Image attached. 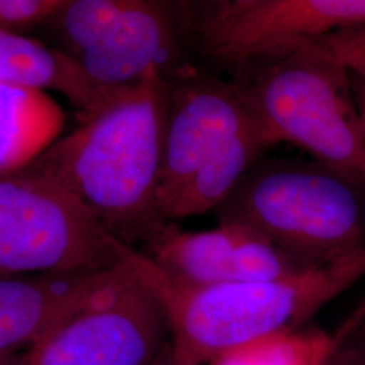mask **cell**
Wrapping results in <instances>:
<instances>
[{
  "instance_id": "7",
  "label": "cell",
  "mask_w": 365,
  "mask_h": 365,
  "mask_svg": "<svg viewBox=\"0 0 365 365\" xmlns=\"http://www.w3.org/2000/svg\"><path fill=\"white\" fill-rule=\"evenodd\" d=\"M125 248L52 178L29 167L0 173V277L108 269Z\"/></svg>"
},
{
  "instance_id": "12",
  "label": "cell",
  "mask_w": 365,
  "mask_h": 365,
  "mask_svg": "<svg viewBox=\"0 0 365 365\" xmlns=\"http://www.w3.org/2000/svg\"><path fill=\"white\" fill-rule=\"evenodd\" d=\"M0 83L58 92L76 108L80 122L113 99L98 91L75 63L51 45L3 31H0Z\"/></svg>"
},
{
  "instance_id": "15",
  "label": "cell",
  "mask_w": 365,
  "mask_h": 365,
  "mask_svg": "<svg viewBox=\"0 0 365 365\" xmlns=\"http://www.w3.org/2000/svg\"><path fill=\"white\" fill-rule=\"evenodd\" d=\"M298 54L327 61L365 78V25L330 33L313 41Z\"/></svg>"
},
{
  "instance_id": "17",
  "label": "cell",
  "mask_w": 365,
  "mask_h": 365,
  "mask_svg": "<svg viewBox=\"0 0 365 365\" xmlns=\"http://www.w3.org/2000/svg\"><path fill=\"white\" fill-rule=\"evenodd\" d=\"M334 356L339 365H365V341L351 339L348 334L339 342Z\"/></svg>"
},
{
  "instance_id": "16",
  "label": "cell",
  "mask_w": 365,
  "mask_h": 365,
  "mask_svg": "<svg viewBox=\"0 0 365 365\" xmlns=\"http://www.w3.org/2000/svg\"><path fill=\"white\" fill-rule=\"evenodd\" d=\"M66 4V0H0V31L24 36L43 27Z\"/></svg>"
},
{
  "instance_id": "2",
  "label": "cell",
  "mask_w": 365,
  "mask_h": 365,
  "mask_svg": "<svg viewBox=\"0 0 365 365\" xmlns=\"http://www.w3.org/2000/svg\"><path fill=\"white\" fill-rule=\"evenodd\" d=\"M123 264L160 302L175 349L202 365L249 342L300 329L365 276V249L279 279L218 286L176 282L130 245Z\"/></svg>"
},
{
  "instance_id": "5",
  "label": "cell",
  "mask_w": 365,
  "mask_h": 365,
  "mask_svg": "<svg viewBox=\"0 0 365 365\" xmlns=\"http://www.w3.org/2000/svg\"><path fill=\"white\" fill-rule=\"evenodd\" d=\"M233 83L274 144L299 146L365 194L363 130L349 72L295 54Z\"/></svg>"
},
{
  "instance_id": "10",
  "label": "cell",
  "mask_w": 365,
  "mask_h": 365,
  "mask_svg": "<svg viewBox=\"0 0 365 365\" xmlns=\"http://www.w3.org/2000/svg\"><path fill=\"white\" fill-rule=\"evenodd\" d=\"M144 247L163 272L190 286L262 282L310 269L235 222H220L203 232L182 230L167 222Z\"/></svg>"
},
{
  "instance_id": "8",
  "label": "cell",
  "mask_w": 365,
  "mask_h": 365,
  "mask_svg": "<svg viewBox=\"0 0 365 365\" xmlns=\"http://www.w3.org/2000/svg\"><path fill=\"white\" fill-rule=\"evenodd\" d=\"M187 37L235 76L287 60L313 41L365 25V0L182 1Z\"/></svg>"
},
{
  "instance_id": "4",
  "label": "cell",
  "mask_w": 365,
  "mask_h": 365,
  "mask_svg": "<svg viewBox=\"0 0 365 365\" xmlns=\"http://www.w3.org/2000/svg\"><path fill=\"white\" fill-rule=\"evenodd\" d=\"M364 191L312 160H261L218 207L220 222L252 227L317 268L365 249Z\"/></svg>"
},
{
  "instance_id": "11",
  "label": "cell",
  "mask_w": 365,
  "mask_h": 365,
  "mask_svg": "<svg viewBox=\"0 0 365 365\" xmlns=\"http://www.w3.org/2000/svg\"><path fill=\"white\" fill-rule=\"evenodd\" d=\"M120 265L99 271L0 277V363L31 349L69 318L101 299L126 276Z\"/></svg>"
},
{
  "instance_id": "19",
  "label": "cell",
  "mask_w": 365,
  "mask_h": 365,
  "mask_svg": "<svg viewBox=\"0 0 365 365\" xmlns=\"http://www.w3.org/2000/svg\"><path fill=\"white\" fill-rule=\"evenodd\" d=\"M351 80H352L353 95H354V99H356V105H357L360 122H361L365 155V78L351 75Z\"/></svg>"
},
{
  "instance_id": "13",
  "label": "cell",
  "mask_w": 365,
  "mask_h": 365,
  "mask_svg": "<svg viewBox=\"0 0 365 365\" xmlns=\"http://www.w3.org/2000/svg\"><path fill=\"white\" fill-rule=\"evenodd\" d=\"M64 122L49 92L0 83V173L27 167L58 140Z\"/></svg>"
},
{
  "instance_id": "1",
  "label": "cell",
  "mask_w": 365,
  "mask_h": 365,
  "mask_svg": "<svg viewBox=\"0 0 365 365\" xmlns=\"http://www.w3.org/2000/svg\"><path fill=\"white\" fill-rule=\"evenodd\" d=\"M170 75L119 92L27 167L78 197L118 241L146 244L167 223L157 205Z\"/></svg>"
},
{
  "instance_id": "18",
  "label": "cell",
  "mask_w": 365,
  "mask_h": 365,
  "mask_svg": "<svg viewBox=\"0 0 365 365\" xmlns=\"http://www.w3.org/2000/svg\"><path fill=\"white\" fill-rule=\"evenodd\" d=\"M150 365H199L187 356L178 352L170 339V342L165 345L163 352L158 354L156 360Z\"/></svg>"
},
{
  "instance_id": "21",
  "label": "cell",
  "mask_w": 365,
  "mask_h": 365,
  "mask_svg": "<svg viewBox=\"0 0 365 365\" xmlns=\"http://www.w3.org/2000/svg\"><path fill=\"white\" fill-rule=\"evenodd\" d=\"M334 351H336V349H334ZM325 365H339L337 364V360H336V356H334V352L330 354V357L327 359V363H325Z\"/></svg>"
},
{
  "instance_id": "20",
  "label": "cell",
  "mask_w": 365,
  "mask_h": 365,
  "mask_svg": "<svg viewBox=\"0 0 365 365\" xmlns=\"http://www.w3.org/2000/svg\"><path fill=\"white\" fill-rule=\"evenodd\" d=\"M349 337L353 339H359V341H365V300L363 302V313L359 319V322L356 324V327H353L352 331L349 333Z\"/></svg>"
},
{
  "instance_id": "22",
  "label": "cell",
  "mask_w": 365,
  "mask_h": 365,
  "mask_svg": "<svg viewBox=\"0 0 365 365\" xmlns=\"http://www.w3.org/2000/svg\"><path fill=\"white\" fill-rule=\"evenodd\" d=\"M0 365H6V364H3V361H1V363H0Z\"/></svg>"
},
{
  "instance_id": "14",
  "label": "cell",
  "mask_w": 365,
  "mask_h": 365,
  "mask_svg": "<svg viewBox=\"0 0 365 365\" xmlns=\"http://www.w3.org/2000/svg\"><path fill=\"white\" fill-rule=\"evenodd\" d=\"M361 310L360 306L336 334L317 327L279 333L222 353L209 365H325L356 327Z\"/></svg>"
},
{
  "instance_id": "3",
  "label": "cell",
  "mask_w": 365,
  "mask_h": 365,
  "mask_svg": "<svg viewBox=\"0 0 365 365\" xmlns=\"http://www.w3.org/2000/svg\"><path fill=\"white\" fill-rule=\"evenodd\" d=\"M170 78L157 205L175 222L218 209L276 144L233 81L187 64Z\"/></svg>"
},
{
  "instance_id": "6",
  "label": "cell",
  "mask_w": 365,
  "mask_h": 365,
  "mask_svg": "<svg viewBox=\"0 0 365 365\" xmlns=\"http://www.w3.org/2000/svg\"><path fill=\"white\" fill-rule=\"evenodd\" d=\"M56 51L114 98L152 73L170 75L185 34L182 1L66 0L43 26Z\"/></svg>"
},
{
  "instance_id": "9",
  "label": "cell",
  "mask_w": 365,
  "mask_h": 365,
  "mask_svg": "<svg viewBox=\"0 0 365 365\" xmlns=\"http://www.w3.org/2000/svg\"><path fill=\"white\" fill-rule=\"evenodd\" d=\"M170 339L160 302L128 268L115 287L53 330L19 365H150Z\"/></svg>"
}]
</instances>
